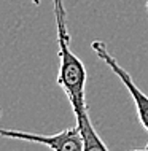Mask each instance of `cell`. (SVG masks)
Masks as SVG:
<instances>
[{"label":"cell","instance_id":"cell-7","mask_svg":"<svg viewBox=\"0 0 148 151\" xmlns=\"http://www.w3.org/2000/svg\"><path fill=\"white\" fill-rule=\"evenodd\" d=\"M147 11H148V2H147Z\"/></svg>","mask_w":148,"mask_h":151},{"label":"cell","instance_id":"cell-5","mask_svg":"<svg viewBox=\"0 0 148 151\" xmlns=\"http://www.w3.org/2000/svg\"><path fill=\"white\" fill-rule=\"evenodd\" d=\"M53 3H54V13H59V11H62V13H65L64 0H53Z\"/></svg>","mask_w":148,"mask_h":151},{"label":"cell","instance_id":"cell-4","mask_svg":"<svg viewBox=\"0 0 148 151\" xmlns=\"http://www.w3.org/2000/svg\"><path fill=\"white\" fill-rule=\"evenodd\" d=\"M75 119L77 126L81 130V137H83V151H108L104 140L99 137V134L94 129L91 118H89V111L75 116Z\"/></svg>","mask_w":148,"mask_h":151},{"label":"cell","instance_id":"cell-3","mask_svg":"<svg viewBox=\"0 0 148 151\" xmlns=\"http://www.w3.org/2000/svg\"><path fill=\"white\" fill-rule=\"evenodd\" d=\"M91 48H92V51L96 52L97 58L121 80L123 84H124V88L127 89V92L131 94V97H132V100L135 104V111H137L139 122H140L143 127H145V130L148 132V96L139 89V86L135 84V81L132 80V76L129 75V72L118 62L116 58L110 52V50L107 48V45L104 42L94 40L91 43Z\"/></svg>","mask_w":148,"mask_h":151},{"label":"cell","instance_id":"cell-1","mask_svg":"<svg viewBox=\"0 0 148 151\" xmlns=\"http://www.w3.org/2000/svg\"><path fill=\"white\" fill-rule=\"evenodd\" d=\"M57 26V43H59V73H57V86L64 91L72 105L73 115L78 116L88 111L86 104V73L84 64L77 58L70 50V35L67 30V14L54 13Z\"/></svg>","mask_w":148,"mask_h":151},{"label":"cell","instance_id":"cell-6","mask_svg":"<svg viewBox=\"0 0 148 151\" xmlns=\"http://www.w3.org/2000/svg\"><path fill=\"white\" fill-rule=\"evenodd\" d=\"M129 151H148V143H147V146H145V148H139V150H129Z\"/></svg>","mask_w":148,"mask_h":151},{"label":"cell","instance_id":"cell-2","mask_svg":"<svg viewBox=\"0 0 148 151\" xmlns=\"http://www.w3.org/2000/svg\"><path fill=\"white\" fill-rule=\"evenodd\" d=\"M0 137L40 143L48 146L51 151H83V137H81V130L78 126L64 129L57 134H35L26 132V130L0 127Z\"/></svg>","mask_w":148,"mask_h":151},{"label":"cell","instance_id":"cell-8","mask_svg":"<svg viewBox=\"0 0 148 151\" xmlns=\"http://www.w3.org/2000/svg\"><path fill=\"white\" fill-rule=\"evenodd\" d=\"M0 116H2V110H0Z\"/></svg>","mask_w":148,"mask_h":151}]
</instances>
